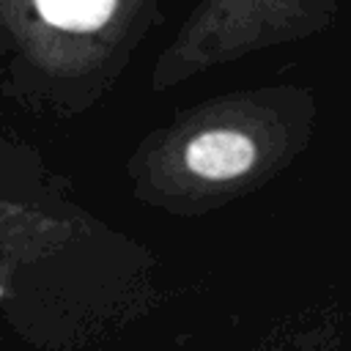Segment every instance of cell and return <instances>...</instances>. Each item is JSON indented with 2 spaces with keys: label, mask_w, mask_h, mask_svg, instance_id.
<instances>
[{
  "label": "cell",
  "mask_w": 351,
  "mask_h": 351,
  "mask_svg": "<svg viewBox=\"0 0 351 351\" xmlns=\"http://www.w3.org/2000/svg\"><path fill=\"white\" fill-rule=\"evenodd\" d=\"M313 99L299 88H266L214 99L186 112L165 145L167 176L186 214L269 178L307 143Z\"/></svg>",
  "instance_id": "6da1fadb"
},
{
  "label": "cell",
  "mask_w": 351,
  "mask_h": 351,
  "mask_svg": "<svg viewBox=\"0 0 351 351\" xmlns=\"http://www.w3.org/2000/svg\"><path fill=\"white\" fill-rule=\"evenodd\" d=\"M36 14L55 30L63 33H99L112 22L121 11L115 0H82V3H58V0H38Z\"/></svg>",
  "instance_id": "7a4b0ae2"
},
{
  "label": "cell",
  "mask_w": 351,
  "mask_h": 351,
  "mask_svg": "<svg viewBox=\"0 0 351 351\" xmlns=\"http://www.w3.org/2000/svg\"><path fill=\"white\" fill-rule=\"evenodd\" d=\"M315 351H332V348H329V343H326V340H318V346H315Z\"/></svg>",
  "instance_id": "3957f363"
}]
</instances>
